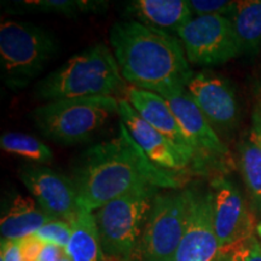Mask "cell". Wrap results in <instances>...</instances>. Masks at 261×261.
<instances>
[{
    "label": "cell",
    "mask_w": 261,
    "mask_h": 261,
    "mask_svg": "<svg viewBox=\"0 0 261 261\" xmlns=\"http://www.w3.org/2000/svg\"><path fill=\"white\" fill-rule=\"evenodd\" d=\"M71 180L77 205L90 212L98 211L136 188L152 185L179 189L181 185L173 173L146 158L122 122L116 137L90 146L76 159Z\"/></svg>",
    "instance_id": "6da1fadb"
},
{
    "label": "cell",
    "mask_w": 261,
    "mask_h": 261,
    "mask_svg": "<svg viewBox=\"0 0 261 261\" xmlns=\"http://www.w3.org/2000/svg\"><path fill=\"white\" fill-rule=\"evenodd\" d=\"M109 41L130 86L162 97L187 90L194 73L178 37L127 19L113 25Z\"/></svg>",
    "instance_id": "7a4b0ae2"
},
{
    "label": "cell",
    "mask_w": 261,
    "mask_h": 261,
    "mask_svg": "<svg viewBox=\"0 0 261 261\" xmlns=\"http://www.w3.org/2000/svg\"><path fill=\"white\" fill-rule=\"evenodd\" d=\"M119 64L107 45L96 44L74 55L56 70L37 85L41 99L56 100L67 98L114 97L123 93V83Z\"/></svg>",
    "instance_id": "3957f363"
},
{
    "label": "cell",
    "mask_w": 261,
    "mask_h": 261,
    "mask_svg": "<svg viewBox=\"0 0 261 261\" xmlns=\"http://www.w3.org/2000/svg\"><path fill=\"white\" fill-rule=\"evenodd\" d=\"M160 188L139 187L96 211L102 256L133 261Z\"/></svg>",
    "instance_id": "277c9868"
},
{
    "label": "cell",
    "mask_w": 261,
    "mask_h": 261,
    "mask_svg": "<svg viewBox=\"0 0 261 261\" xmlns=\"http://www.w3.org/2000/svg\"><path fill=\"white\" fill-rule=\"evenodd\" d=\"M58 52L54 33L31 22L6 19L0 25V68L9 89L27 87Z\"/></svg>",
    "instance_id": "5b68a950"
},
{
    "label": "cell",
    "mask_w": 261,
    "mask_h": 261,
    "mask_svg": "<svg viewBox=\"0 0 261 261\" xmlns=\"http://www.w3.org/2000/svg\"><path fill=\"white\" fill-rule=\"evenodd\" d=\"M114 114H119L115 97H80L56 99L33 112V121L47 138L64 145L86 142Z\"/></svg>",
    "instance_id": "8992f818"
},
{
    "label": "cell",
    "mask_w": 261,
    "mask_h": 261,
    "mask_svg": "<svg viewBox=\"0 0 261 261\" xmlns=\"http://www.w3.org/2000/svg\"><path fill=\"white\" fill-rule=\"evenodd\" d=\"M189 205L188 190L159 192L133 261H174Z\"/></svg>",
    "instance_id": "52a82bcc"
},
{
    "label": "cell",
    "mask_w": 261,
    "mask_h": 261,
    "mask_svg": "<svg viewBox=\"0 0 261 261\" xmlns=\"http://www.w3.org/2000/svg\"><path fill=\"white\" fill-rule=\"evenodd\" d=\"M177 34L189 63L214 67L242 54L232 22L226 16H194Z\"/></svg>",
    "instance_id": "ba28073f"
},
{
    "label": "cell",
    "mask_w": 261,
    "mask_h": 261,
    "mask_svg": "<svg viewBox=\"0 0 261 261\" xmlns=\"http://www.w3.org/2000/svg\"><path fill=\"white\" fill-rule=\"evenodd\" d=\"M211 192L215 233L221 253L226 256L233 247L254 236L257 225L242 194L230 180L214 179Z\"/></svg>",
    "instance_id": "9c48e42d"
},
{
    "label": "cell",
    "mask_w": 261,
    "mask_h": 261,
    "mask_svg": "<svg viewBox=\"0 0 261 261\" xmlns=\"http://www.w3.org/2000/svg\"><path fill=\"white\" fill-rule=\"evenodd\" d=\"M189 205L174 261H226L214 227L212 192L188 189Z\"/></svg>",
    "instance_id": "30bf717a"
},
{
    "label": "cell",
    "mask_w": 261,
    "mask_h": 261,
    "mask_svg": "<svg viewBox=\"0 0 261 261\" xmlns=\"http://www.w3.org/2000/svg\"><path fill=\"white\" fill-rule=\"evenodd\" d=\"M18 174L39 207L51 219L69 223L79 210L71 178L44 165H25L19 169Z\"/></svg>",
    "instance_id": "8fae6325"
},
{
    "label": "cell",
    "mask_w": 261,
    "mask_h": 261,
    "mask_svg": "<svg viewBox=\"0 0 261 261\" xmlns=\"http://www.w3.org/2000/svg\"><path fill=\"white\" fill-rule=\"evenodd\" d=\"M187 91L213 128L231 129L237 125L238 102L227 80L204 71L197 73L192 75Z\"/></svg>",
    "instance_id": "7c38bea8"
},
{
    "label": "cell",
    "mask_w": 261,
    "mask_h": 261,
    "mask_svg": "<svg viewBox=\"0 0 261 261\" xmlns=\"http://www.w3.org/2000/svg\"><path fill=\"white\" fill-rule=\"evenodd\" d=\"M119 116L146 158L158 167L168 172H179L190 165V161L180 149L171 139L144 121L123 98L119 100Z\"/></svg>",
    "instance_id": "4fadbf2b"
},
{
    "label": "cell",
    "mask_w": 261,
    "mask_h": 261,
    "mask_svg": "<svg viewBox=\"0 0 261 261\" xmlns=\"http://www.w3.org/2000/svg\"><path fill=\"white\" fill-rule=\"evenodd\" d=\"M163 98L167 100L185 136L194 146L198 160L201 158H228L227 146L221 142L213 126L196 106L187 90L167 94Z\"/></svg>",
    "instance_id": "5bb4252c"
},
{
    "label": "cell",
    "mask_w": 261,
    "mask_h": 261,
    "mask_svg": "<svg viewBox=\"0 0 261 261\" xmlns=\"http://www.w3.org/2000/svg\"><path fill=\"white\" fill-rule=\"evenodd\" d=\"M123 99L130 104L144 121L171 139L190 163L198 161L194 146L185 136L165 98L151 91L138 89L129 85L123 91Z\"/></svg>",
    "instance_id": "9a60e30c"
},
{
    "label": "cell",
    "mask_w": 261,
    "mask_h": 261,
    "mask_svg": "<svg viewBox=\"0 0 261 261\" xmlns=\"http://www.w3.org/2000/svg\"><path fill=\"white\" fill-rule=\"evenodd\" d=\"M125 16L167 33H178L194 17L188 0H135L126 5Z\"/></svg>",
    "instance_id": "2e32d148"
},
{
    "label": "cell",
    "mask_w": 261,
    "mask_h": 261,
    "mask_svg": "<svg viewBox=\"0 0 261 261\" xmlns=\"http://www.w3.org/2000/svg\"><path fill=\"white\" fill-rule=\"evenodd\" d=\"M51 219L31 197L15 194L0 219V232L3 240L19 241L34 234Z\"/></svg>",
    "instance_id": "e0dca14e"
},
{
    "label": "cell",
    "mask_w": 261,
    "mask_h": 261,
    "mask_svg": "<svg viewBox=\"0 0 261 261\" xmlns=\"http://www.w3.org/2000/svg\"><path fill=\"white\" fill-rule=\"evenodd\" d=\"M71 234L65 248L71 261H98L100 250L99 231L93 212L79 208L71 220Z\"/></svg>",
    "instance_id": "ac0fdd59"
},
{
    "label": "cell",
    "mask_w": 261,
    "mask_h": 261,
    "mask_svg": "<svg viewBox=\"0 0 261 261\" xmlns=\"http://www.w3.org/2000/svg\"><path fill=\"white\" fill-rule=\"evenodd\" d=\"M240 166L247 190L261 210V119L257 113L241 142Z\"/></svg>",
    "instance_id": "d6986e66"
},
{
    "label": "cell",
    "mask_w": 261,
    "mask_h": 261,
    "mask_svg": "<svg viewBox=\"0 0 261 261\" xmlns=\"http://www.w3.org/2000/svg\"><path fill=\"white\" fill-rule=\"evenodd\" d=\"M228 18L240 41L242 54H254L261 50V2L241 0L234 6Z\"/></svg>",
    "instance_id": "ffe728a7"
},
{
    "label": "cell",
    "mask_w": 261,
    "mask_h": 261,
    "mask_svg": "<svg viewBox=\"0 0 261 261\" xmlns=\"http://www.w3.org/2000/svg\"><path fill=\"white\" fill-rule=\"evenodd\" d=\"M0 146L5 152L21 156L37 165H46L54 161V152L51 149L38 138L25 133H4L0 138Z\"/></svg>",
    "instance_id": "44dd1931"
},
{
    "label": "cell",
    "mask_w": 261,
    "mask_h": 261,
    "mask_svg": "<svg viewBox=\"0 0 261 261\" xmlns=\"http://www.w3.org/2000/svg\"><path fill=\"white\" fill-rule=\"evenodd\" d=\"M14 5L27 11L50 12L73 17L79 14L100 11L106 8L107 3L93 0H21L15 2Z\"/></svg>",
    "instance_id": "7402d4cb"
},
{
    "label": "cell",
    "mask_w": 261,
    "mask_h": 261,
    "mask_svg": "<svg viewBox=\"0 0 261 261\" xmlns=\"http://www.w3.org/2000/svg\"><path fill=\"white\" fill-rule=\"evenodd\" d=\"M42 242L51 243L61 248H67L71 234V226L68 221L51 220L34 233Z\"/></svg>",
    "instance_id": "603a6c76"
},
{
    "label": "cell",
    "mask_w": 261,
    "mask_h": 261,
    "mask_svg": "<svg viewBox=\"0 0 261 261\" xmlns=\"http://www.w3.org/2000/svg\"><path fill=\"white\" fill-rule=\"evenodd\" d=\"M194 16H228L232 12L234 2L226 0H189Z\"/></svg>",
    "instance_id": "cb8c5ba5"
},
{
    "label": "cell",
    "mask_w": 261,
    "mask_h": 261,
    "mask_svg": "<svg viewBox=\"0 0 261 261\" xmlns=\"http://www.w3.org/2000/svg\"><path fill=\"white\" fill-rule=\"evenodd\" d=\"M225 257L226 261H261V244L253 236L233 247Z\"/></svg>",
    "instance_id": "d4e9b609"
},
{
    "label": "cell",
    "mask_w": 261,
    "mask_h": 261,
    "mask_svg": "<svg viewBox=\"0 0 261 261\" xmlns=\"http://www.w3.org/2000/svg\"><path fill=\"white\" fill-rule=\"evenodd\" d=\"M19 242H21V253L23 261H38L45 242H42L35 234H31L23 240H19Z\"/></svg>",
    "instance_id": "484cf974"
},
{
    "label": "cell",
    "mask_w": 261,
    "mask_h": 261,
    "mask_svg": "<svg viewBox=\"0 0 261 261\" xmlns=\"http://www.w3.org/2000/svg\"><path fill=\"white\" fill-rule=\"evenodd\" d=\"M0 261H23L21 253V242L12 240H2Z\"/></svg>",
    "instance_id": "4316f807"
},
{
    "label": "cell",
    "mask_w": 261,
    "mask_h": 261,
    "mask_svg": "<svg viewBox=\"0 0 261 261\" xmlns=\"http://www.w3.org/2000/svg\"><path fill=\"white\" fill-rule=\"evenodd\" d=\"M64 255H67V250L64 248L55 246V244L51 243H45L38 261H55L61 259Z\"/></svg>",
    "instance_id": "83f0119b"
},
{
    "label": "cell",
    "mask_w": 261,
    "mask_h": 261,
    "mask_svg": "<svg viewBox=\"0 0 261 261\" xmlns=\"http://www.w3.org/2000/svg\"><path fill=\"white\" fill-rule=\"evenodd\" d=\"M55 261H71V260H70V257L68 256V254H67V255L62 256L61 259H58V260H55Z\"/></svg>",
    "instance_id": "f1b7e54d"
},
{
    "label": "cell",
    "mask_w": 261,
    "mask_h": 261,
    "mask_svg": "<svg viewBox=\"0 0 261 261\" xmlns=\"http://www.w3.org/2000/svg\"><path fill=\"white\" fill-rule=\"evenodd\" d=\"M256 232H257V234H259V237H260V240H261V223H260L259 225H257Z\"/></svg>",
    "instance_id": "f546056e"
},
{
    "label": "cell",
    "mask_w": 261,
    "mask_h": 261,
    "mask_svg": "<svg viewBox=\"0 0 261 261\" xmlns=\"http://www.w3.org/2000/svg\"><path fill=\"white\" fill-rule=\"evenodd\" d=\"M257 114H259V116H260V119H261V106H260V109H259V112H257Z\"/></svg>",
    "instance_id": "4dcf8cb0"
}]
</instances>
